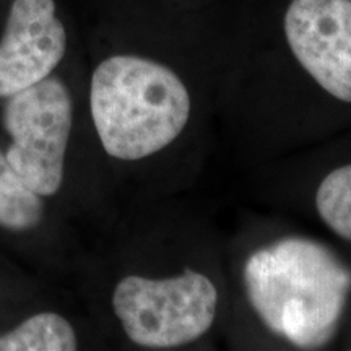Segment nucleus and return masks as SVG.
<instances>
[{
	"label": "nucleus",
	"mask_w": 351,
	"mask_h": 351,
	"mask_svg": "<svg viewBox=\"0 0 351 351\" xmlns=\"http://www.w3.org/2000/svg\"><path fill=\"white\" fill-rule=\"evenodd\" d=\"M43 219L41 195L32 191L0 152V226L28 231Z\"/></svg>",
	"instance_id": "6e6552de"
},
{
	"label": "nucleus",
	"mask_w": 351,
	"mask_h": 351,
	"mask_svg": "<svg viewBox=\"0 0 351 351\" xmlns=\"http://www.w3.org/2000/svg\"><path fill=\"white\" fill-rule=\"evenodd\" d=\"M285 34L301 67L333 98L351 103V0H291Z\"/></svg>",
	"instance_id": "39448f33"
},
{
	"label": "nucleus",
	"mask_w": 351,
	"mask_h": 351,
	"mask_svg": "<svg viewBox=\"0 0 351 351\" xmlns=\"http://www.w3.org/2000/svg\"><path fill=\"white\" fill-rule=\"evenodd\" d=\"M77 335L67 319L41 313L26 319L12 332L0 335V351H73Z\"/></svg>",
	"instance_id": "0eeeda50"
},
{
	"label": "nucleus",
	"mask_w": 351,
	"mask_h": 351,
	"mask_svg": "<svg viewBox=\"0 0 351 351\" xmlns=\"http://www.w3.org/2000/svg\"><path fill=\"white\" fill-rule=\"evenodd\" d=\"M218 291L208 276L186 269L165 280L125 276L117 283L112 307L127 337L145 348H176L208 332Z\"/></svg>",
	"instance_id": "7ed1b4c3"
},
{
	"label": "nucleus",
	"mask_w": 351,
	"mask_h": 351,
	"mask_svg": "<svg viewBox=\"0 0 351 351\" xmlns=\"http://www.w3.org/2000/svg\"><path fill=\"white\" fill-rule=\"evenodd\" d=\"M244 283L254 311L271 332L313 350L337 330L351 271L326 245L288 238L247 258Z\"/></svg>",
	"instance_id": "f257e3e1"
},
{
	"label": "nucleus",
	"mask_w": 351,
	"mask_h": 351,
	"mask_svg": "<svg viewBox=\"0 0 351 351\" xmlns=\"http://www.w3.org/2000/svg\"><path fill=\"white\" fill-rule=\"evenodd\" d=\"M315 208L337 236L351 243V165L324 178L315 194Z\"/></svg>",
	"instance_id": "1a4fd4ad"
},
{
	"label": "nucleus",
	"mask_w": 351,
	"mask_h": 351,
	"mask_svg": "<svg viewBox=\"0 0 351 351\" xmlns=\"http://www.w3.org/2000/svg\"><path fill=\"white\" fill-rule=\"evenodd\" d=\"M67 51L54 0H13L0 39V98L51 77Z\"/></svg>",
	"instance_id": "423d86ee"
},
{
	"label": "nucleus",
	"mask_w": 351,
	"mask_h": 351,
	"mask_svg": "<svg viewBox=\"0 0 351 351\" xmlns=\"http://www.w3.org/2000/svg\"><path fill=\"white\" fill-rule=\"evenodd\" d=\"M90 108L104 152L135 161L179 137L191 116V96L166 65L138 56H112L93 72Z\"/></svg>",
	"instance_id": "f03ea898"
},
{
	"label": "nucleus",
	"mask_w": 351,
	"mask_h": 351,
	"mask_svg": "<svg viewBox=\"0 0 351 351\" xmlns=\"http://www.w3.org/2000/svg\"><path fill=\"white\" fill-rule=\"evenodd\" d=\"M72 98L62 80L47 77L8 98L3 124L13 169L41 197L59 192L72 130Z\"/></svg>",
	"instance_id": "20e7f679"
}]
</instances>
